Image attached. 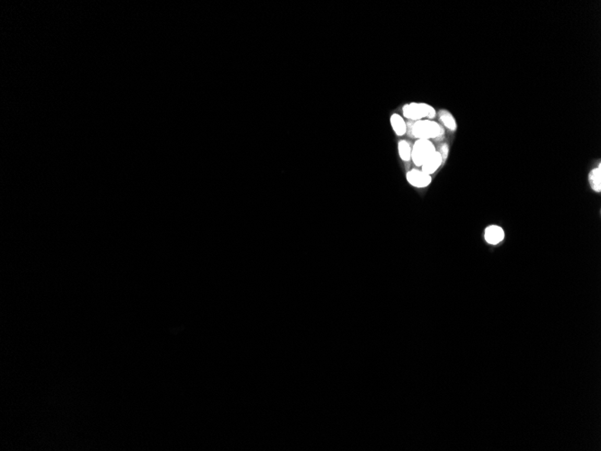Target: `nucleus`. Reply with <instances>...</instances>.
I'll return each instance as SVG.
<instances>
[{
    "mask_svg": "<svg viewBox=\"0 0 601 451\" xmlns=\"http://www.w3.org/2000/svg\"><path fill=\"white\" fill-rule=\"evenodd\" d=\"M391 124H392L393 131L396 132V134L399 136L404 135L407 131L406 123L404 122L403 118H402V117L399 116L398 114H394L391 117Z\"/></svg>",
    "mask_w": 601,
    "mask_h": 451,
    "instance_id": "obj_8",
    "label": "nucleus"
},
{
    "mask_svg": "<svg viewBox=\"0 0 601 451\" xmlns=\"http://www.w3.org/2000/svg\"><path fill=\"white\" fill-rule=\"evenodd\" d=\"M438 152L440 153V155H441V157H442V159H443V161L444 160H446L447 157H448V154H449V147H448V145H447V144H444V145H442V146H441V149H440V152Z\"/></svg>",
    "mask_w": 601,
    "mask_h": 451,
    "instance_id": "obj_11",
    "label": "nucleus"
},
{
    "mask_svg": "<svg viewBox=\"0 0 601 451\" xmlns=\"http://www.w3.org/2000/svg\"><path fill=\"white\" fill-rule=\"evenodd\" d=\"M413 135L418 140H430L443 134V128L430 120H418L412 127Z\"/></svg>",
    "mask_w": 601,
    "mask_h": 451,
    "instance_id": "obj_1",
    "label": "nucleus"
},
{
    "mask_svg": "<svg viewBox=\"0 0 601 451\" xmlns=\"http://www.w3.org/2000/svg\"><path fill=\"white\" fill-rule=\"evenodd\" d=\"M589 181L591 188L595 192L600 193L601 191V165L591 170L589 175Z\"/></svg>",
    "mask_w": 601,
    "mask_h": 451,
    "instance_id": "obj_7",
    "label": "nucleus"
},
{
    "mask_svg": "<svg viewBox=\"0 0 601 451\" xmlns=\"http://www.w3.org/2000/svg\"><path fill=\"white\" fill-rule=\"evenodd\" d=\"M407 180L413 187L422 188L430 185L432 178L430 175L423 172L422 170L413 169L407 173Z\"/></svg>",
    "mask_w": 601,
    "mask_h": 451,
    "instance_id": "obj_4",
    "label": "nucleus"
},
{
    "mask_svg": "<svg viewBox=\"0 0 601 451\" xmlns=\"http://www.w3.org/2000/svg\"><path fill=\"white\" fill-rule=\"evenodd\" d=\"M440 120L443 123L444 125L449 129L450 131H454L456 129V123L453 119V116L449 112L443 110L439 114Z\"/></svg>",
    "mask_w": 601,
    "mask_h": 451,
    "instance_id": "obj_9",
    "label": "nucleus"
},
{
    "mask_svg": "<svg viewBox=\"0 0 601 451\" xmlns=\"http://www.w3.org/2000/svg\"><path fill=\"white\" fill-rule=\"evenodd\" d=\"M484 238L488 244L496 245L503 241L504 231L497 225H491L485 230Z\"/></svg>",
    "mask_w": 601,
    "mask_h": 451,
    "instance_id": "obj_5",
    "label": "nucleus"
},
{
    "mask_svg": "<svg viewBox=\"0 0 601 451\" xmlns=\"http://www.w3.org/2000/svg\"><path fill=\"white\" fill-rule=\"evenodd\" d=\"M403 116L408 119L416 122L418 120H422V118L425 117L432 119L436 117V111L433 107L428 106L427 104L412 103L403 107Z\"/></svg>",
    "mask_w": 601,
    "mask_h": 451,
    "instance_id": "obj_3",
    "label": "nucleus"
},
{
    "mask_svg": "<svg viewBox=\"0 0 601 451\" xmlns=\"http://www.w3.org/2000/svg\"><path fill=\"white\" fill-rule=\"evenodd\" d=\"M398 150L400 157L402 158L404 162H409L412 159V148L407 142L401 141L399 142Z\"/></svg>",
    "mask_w": 601,
    "mask_h": 451,
    "instance_id": "obj_10",
    "label": "nucleus"
},
{
    "mask_svg": "<svg viewBox=\"0 0 601 451\" xmlns=\"http://www.w3.org/2000/svg\"><path fill=\"white\" fill-rule=\"evenodd\" d=\"M442 163H443V159L441 157L440 153L438 152H436L432 156L428 158V160L421 166L422 167V171L431 176L432 174H434V173L438 170L439 167L441 166Z\"/></svg>",
    "mask_w": 601,
    "mask_h": 451,
    "instance_id": "obj_6",
    "label": "nucleus"
},
{
    "mask_svg": "<svg viewBox=\"0 0 601 451\" xmlns=\"http://www.w3.org/2000/svg\"><path fill=\"white\" fill-rule=\"evenodd\" d=\"M436 152L433 143L429 140H418L412 149V160L417 167H421Z\"/></svg>",
    "mask_w": 601,
    "mask_h": 451,
    "instance_id": "obj_2",
    "label": "nucleus"
}]
</instances>
